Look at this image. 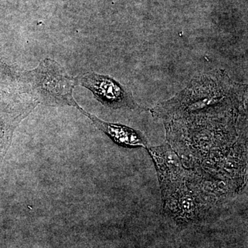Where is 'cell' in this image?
Returning <instances> with one entry per match:
<instances>
[{
	"mask_svg": "<svg viewBox=\"0 0 248 248\" xmlns=\"http://www.w3.org/2000/svg\"><path fill=\"white\" fill-rule=\"evenodd\" d=\"M17 82L19 91L30 94L38 103L52 107L78 105L73 95L77 78L53 60L46 59L35 69L23 73Z\"/></svg>",
	"mask_w": 248,
	"mask_h": 248,
	"instance_id": "obj_1",
	"label": "cell"
},
{
	"mask_svg": "<svg viewBox=\"0 0 248 248\" xmlns=\"http://www.w3.org/2000/svg\"><path fill=\"white\" fill-rule=\"evenodd\" d=\"M78 83L93 93L94 98L108 108L146 110L135 101L129 88L108 76L89 73L77 78Z\"/></svg>",
	"mask_w": 248,
	"mask_h": 248,
	"instance_id": "obj_2",
	"label": "cell"
},
{
	"mask_svg": "<svg viewBox=\"0 0 248 248\" xmlns=\"http://www.w3.org/2000/svg\"><path fill=\"white\" fill-rule=\"evenodd\" d=\"M76 108L83 115L90 119L99 130L105 133L118 146L126 148H148V140L144 134L140 130L122 124L104 122L95 115L86 112L79 105Z\"/></svg>",
	"mask_w": 248,
	"mask_h": 248,
	"instance_id": "obj_3",
	"label": "cell"
}]
</instances>
